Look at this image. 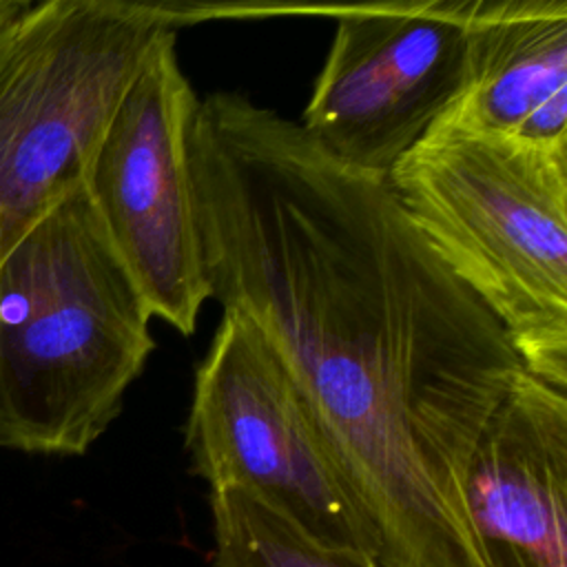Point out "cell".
Instances as JSON below:
<instances>
[{
	"mask_svg": "<svg viewBox=\"0 0 567 567\" xmlns=\"http://www.w3.org/2000/svg\"><path fill=\"white\" fill-rule=\"evenodd\" d=\"M210 299L306 396L381 567H483L465 507L481 432L527 370L385 175L235 91L188 131Z\"/></svg>",
	"mask_w": 567,
	"mask_h": 567,
	"instance_id": "1",
	"label": "cell"
},
{
	"mask_svg": "<svg viewBox=\"0 0 567 567\" xmlns=\"http://www.w3.org/2000/svg\"><path fill=\"white\" fill-rule=\"evenodd\" d=\"M151 319L82 184L0 261V447L89 452L146 368Z\"/></svg>",
	"mask_w": 567,
	"mask_h": 567,
	"instance_id": "2",
	"label": "cell"
},
{
	"mask_svg": "<svg viewBox=\"0 0 567 567\" xmlns=\"http://www.w3.org/2000/svg\"><path fill=\"white\" fill-rule=\"evenodd\" d=\"M385 179L525 368L567 390V146L436 124Z\"/></svg>",
	"mask_w": 567,
	"mask_h": 567,
	"instance_id": "3",
	"label": "cell"
},
{
	"mask_svg": "<svg viewBox=\"0 0 567 567\" xmlns=\"http://www.w3.org/2000/svg\"><path fill=\"white\" fill-rule=\"evenodd\" d=\"M175 2L22 0L0 18V261L86 182L97 144Z\"/></svg>",
	"mask_w": 567,
	"mask_h": 567,
	"instance_id": "4",
	"label": "cell"
},
{
	"mask_svg": "<svg viewBox=\"0 0 567 567\" xmlns=\"http://www.w3.org/2000/svg\"><path fill=\"white\" fill-rule=\"evenodd\" d=\"M184 447L210 489L244 487L317 538L372 554L306 396L239 310H221L195 370Z\"/></svg>",
	"mask_w": 567,
	"mask_h": 567,
	"instance_id": "5",
	"label": "cell"
},
{
	"mask_svg": "<svg viewBox=\"0 0 567 567\" xmlns=\"http://www.w3.org/2000/svg\"><path fill=\"white\" fill-rule=\"evenodd\" d=\"M199 97L177 31L153 42L86 173L89 197L153 317L190 334L210 299L188 159Z\"/></svg>",
	"mask_w": 567,
	"mask_h": 567,
	"instance_id": "6",
	"label": "cell"
},
{
	"mask_svg": "<svg viewBox=\"0 0 567 567\" xmlns=\"http://www.w3.org/2000/svg\"><path fill=\"white\" fill-rule=\"evenodd\" d=\"M337 29L301 128L377 175L410 153L458 91L467 0L334 7Z\"/></svg>",
	"mask_w": 567,
	"mask_h": 567,
	"instance_id": "7",
	"label": "cell"
},
{
	"mask_svg": "<svg viewBox=\"0 0 567 567\" xmlns=\"http://www.w3.org/2000/svg\"><path fill=\"white\" fill-rule=\"evenodd\" d=\"M483 567H567V396L525 370L489 416L465 474Z\"/></svg>",
	"mask_w": 567,
	"mask_h": 567,
	"instance_id": "8",
	"label": "cell"
},
{
	"mask_svg": "<svg viewBox=\"0 0 567 567\" xmlns=\"http://www.w3.org/2000/svg\"><path fill=\"white\" fill-rule=\"evenodd\" d=\"M436 124L567 146V0H467L461 84Z\"/></svg>",
	"mask_w": 567,
	"mask_h": 567,
	"instance_id": "9",
	"label": "cell"
},
{
	"mask_svg": "<svg viewBox=\"0 0 567 567\" xmlns=\"http://www.w3.org/2000/svg\"><path fill=\"white\" fill-rule=\"evenodd\" d=\"M208 503L213 567H381L359 547L317 538L244 487L210 489Z\"/></svg>",
	"mask_w": 567,
	"mask_h": 567,
	"instance_id": "10",
	"label": "cell"
},
{
	"mask_svg": "<svg viewBox=\"0 0 567 567\" xmlns=\"http://www.w3.org/2000/svg\"><path fill=\"white\" fill-rule=\"evenodd\" d=\"M22 4V0H0V18L9 16L11 11H16Z\"/></svg>",
	"mask_w": 567,
	"mask_h": 567,
	"instance_id": "11",
	"label": "cell"
}]
</instances>
